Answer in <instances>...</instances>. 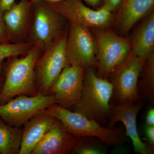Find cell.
I'll use <instances>...</instances> for the list:
<instances>
[{
    "label": "cell",
    "mask_w": 154,
    "mask_h": 154,
    "mask_svg": "<svg viewBox=\"0 0 154 154\" xmlns=\"http://www.w3.org/2000/svg\"><path fill=\"white\" fill-rule=\"evenodd\" d=\"M42 52L37 45L25 55L11 57L3 65L5 81L0 96V105L20 95L35 96L38 94L36 87L35 66Z\"/></svg>",
    "instance_id": "cell-1"
},
{
    "label": "cell",
    "mask_w": 154,
    "mask_h": 154,
    "mask_svg": "<svg viewBox=\"0 0 154 154\" xmlns=\"http://www.w3.org/2000/svg\"><path fill=\"white\" fill-rule=\"evenodd\" d=\"M45 111L58 119L66 131L76 137L96 138L110 147L121 145L126 141L121 127L105 126L56 103L48 107Z\"/></svg>",
    "instance_id": "cell-2"
},
{
    "label": "cell",
    "mask_w": 154,
    "mask_h": 154,
    "mask_svg": "<svg viewBox=\"0 0 154 154\" xmlns=\"http://www.w3.org/2000/svg\"><path fill=\"white\" fill-rule=\"evenodd\" d=\"M112 83L97 75L94 68L85 69L82 93L75 105V112L104 125L111 113Z\"/></svg>",
    "instance_id": "cell-3"
},
{
    "label": "cell",
    "mask_w": 154,
    "mask_h": 154,
    "mask_svg": "<svg viewBox=\"0 0 154 154\" xmlns=\"http://www.w3.org/2000/svg\"><path fill=\"white\" fill-rule=\"evenodd\" d=\"M68 29H65L52 44L42 51L35 66L36 87L38 93L50 94L51 89L63 70L69 65L66 45Z\"/></svg>",
    "instance_id": "cell-4"
},
{
    "label": "cell",
    "mask_w": 154,
    "mask_h": 154,
    "mask_svg": "<svg viewBox=\"0 0 154 154\" xmlns=\"http://www.w3.org/2000/svg\"><path fill=\"white\" fill-rule=\"evenodd\" d=\"M30 1L33 20L27 42L37 45L42 52L64 30L66 19L45 0Z\"/></svg>",
    "instance_id": "cell-5"
},
{
    "label": "cell",
    "mask_w": 154,
    "mask_h": 154,
    "mask_svg": "<svg viewBox=\"0 0 154 154\" xmlns=\"http://www.w3.org/2000/svg\"><path fill=\"white\" fill-rule=\"evenodd\" d=\"M98 48L97 75L106 79L126 60L131 51L130 41L112 31L94 29Z\"/></svg>",
    "instance_id": "cell-6"
},
{
    "label": "cell",
    "mask_w": 154,
    "mask_h": 154,
    "mask_svg": "<svg viewBox=\"0 0 154 154\" xmlns=\"http://www.w3.org/2000/svg\"><path fill=\"white\" fill-rule=\"evenodd\" d=\"M145 60L130 53L124 63L112 73L113 77L110 82L113 86V105L136 104L141 102L138 82Z\"/></svg>",
    "instance_id": "cell-7"
},
{
    "label": "cell",
    "mask_w": 154,
    "mask_h": 154,
    "mask_svg": "<svg viewBox=\"0 0 154 154\" xmlns=\"http://www.w3.org/2000/svg\"><path fill=\"white\" fill-rule=\"evenodd\" d=\"M55 103L52 94L20 95L0 105V117L7 124L22 127L33 116Z\"/></svg>",
    "instance_id": "cell-8"
},
{
    "label": "cell",
    "mask_w": 154,
    "mask_h": 154,
    "mask_svg": "<svg viewBox=\"0 0 154 154\" xmlns=\"http://www.w3.org/2000/svg\"><path fill=\"white\" fill-rule=\"evenodd\" d=\"M66 51L69 66L85 69L98 66L97 43L88 28L69 23Z\"/></svg>",
    "instance_id": "cell-9"
},
{
    "label": "cell",
    "mask_w": 154,
    "mask_h": 154,
    "mask_svg": "<svg viewBox=\"0 0 154 154\" xmlns=\"http://www.w3.org/2000/svg\"><path fill=\"white\" fill-rule=\"evenodd\" d=\"M49 3L69 23L85 28L104 29L110 25L113 19L112 12L102 6L97 10L91 9L82 0H63Z\"/></svg>",
    "instance_id": "cell-10"
},
{
    "label": "cell",
    "mask_w": 154,
    "mask_h": 154,
    "mask_svg": "<svg viewBox=\"0 0 154 154\" xmlns=\"http://www.w3.org/2000/svg\"><path fill=\"white\" fill-rule=\"evenodd\" d=\"M85 69L68 66L63 69L50 92L55 103L65 108L74 107L82 93Z\"/></svg>",
    "instance_id": "cell-11"
},
{
    "label": "cell",
    "mask_w": 154,
    "mask_h": 154,
    "mask_svg": "<svg viewBox=\"0 0 154 154\" xmlns=\"http://www.w3.org/2000/svg\"><path fill=\"white\" fill-rule=\"evenodd\" d=\"M143 105L141 102L111 105L108 127H114L117 122H122L126 129L125 134L132 141L134 152L141 154H152L153 152L141 140L138 132L137 117Z\"/></svg>",
    "instance_id": "cell-12"
},
{
    "label": "cell",
    "mask_w": 154,
    "mask_h": 154,
    "mask_svg": "<svg viewBox=\"0 0 154 154\" xmlns=\"http://www.w3.org/2000/svg\"><path fill=\"white\" fill-rule=\"evenodd\" d=\"M33 15L30 0H20L4 13L3 17L10 42H27Z\"/></svg>",
    "instance_id": "cell-13"
},
{
    "label": "cell",
    "mask_w": 154,
    "mask_h": 154,
    "mask_svg": "<svg viewBox=\"0 0 154 154\" xmlns=\"http://www.w3.org/2000/svg\"><path fill=\"white\" fill-rule=\"evenodd\" d=\"M82 139L68 132L57 119L31 154H73Z\"/></svg>",
    "instance_id": "cell-14"
},
{
    "label": "cell",
    "mask_w": 154,
    "mask_h": 154,
    "mask_svg": "<svg viewBox=\"0 0 154 154\" xmlns=\"http://www.w3.org/2000/svg\"><path fill=\"white\" fill-rule=\"evenodd\" d=\"M56 120L45 110L29 119L23 125L19 154H31Z\"/></svg>",
    "instance_id": "cell-15"
},
{
    "label": "cell",
    "mask_w": 154,
    "mask_h": 154,
    "mask_svg": "<svg viewBox=\"0 0 154 154\" xmlns=\"http://www.w3.org/2000/svg\"><path fill=\"white\" fill-rule=\"evenodd\" d=\"M154 0H122L119 7L118 22L122 30L127 32L152 11Z\"/></svg>",
    "instance_id": "cell-16"
},
{
    "label": "cell",
    "mask_w": 154,
    "mask_h": 154,
    "mask_svg": "<svg viewBox=\"0 0 154 154\" xmlns=\"http://www.w3.org/2000/svg\"><path fill=\"white\" fill-rule=\"evenodd\" d=\"M131 53L134 56L146 60L153 53L154 14L150 15L135 33L131 42Z\"/></svg>",
    "instance_id": "cell-17"
},
{
    "label": "cell",
    "mask_w": 154,
    "mask_h": 154,
    "mask_svg": "<svg viewBox=\"0 0 154 154\" xmlns=\"http://www.w3.org/2000/svg\"><path fill=\"white\" fill-rule=\"evenodd\" d=\"M23 128L11 126L0 117V154H19Z\"/></svg>",
    "instance_id": "cell-18"
},
{
    "label": "cell",
    "mask_w": 154,
    "mask_h": 154,
    "mask_svg": "<svg viewBox=\"0 0 154 154\" xmlns=\"http://www.w3.org/2000/svg\"><path fill=\"white\" fill-rule=\"evenodd\" d=\"M143 78L138 82V90L140 98L154 100V54H150L145 60L142 68Z\"/></svg>",
    "instance_id": "cell-19"
},
{
    "label": "cell",
    "mask_w": 154,
    "mask_h": 154,
    "mask_svg": "<svg viewBox=\"0 0 154 154\" xmlns=\"http://www.w3.org/2000/svg\"><path fill=\"white\" fill-rule=\"evenodd\" d=\"M33 43H0V73L3 72V65L8 58L25 55L33 47Z\"/></svg>",
    "instance_id": "cell-20"
},
{
    "label": "cell",
    "mask_w": 154,
    "mask_h": 154,
    "mask_svg": "<svg viewBox=\"0 0 154 154\" xmlns=\"http://www.w3.org/2000/svg\"><path fill=\"white\" fill-rule=\"evenodd\" d=\"M104 153L102 149L94 144L88 143L83 137L82 141L75 149L73 154H99Z\"/></svg>",
    "instance_id": "cell-21"
},
{
    "label": "cell",
    "mask_w": 154,
    "mask_h": 154,
    "mask_svg": "<svg viewBox=\"0 0 154 154\" xmlns=\"http://www.w3.org/2000/svg\"><path fill=\"white\" fill-rule=\"evenodd\" d=\"M3 14L0 13V43H10Z\"/></svg>",
    "instance_id": "cell-22"
},
{
    "label": "cell",
    "mask_w": 154,
    "mask_h": 154,
    "mask_svg": "<svg viewBox=\"0 0 154 154\" xmlns=\"http://www.w3.org/2000/svg\"><path fill=\"white\" fill-rule=\"evenodd\" d=\"M122 1V0H102L101 6L113 13L119 8Z\"/></svg>",
    "instance_id": "cell-23"
},
{
    "label": "cell",
    "mask_w": 154,
    "mask_h": 154,
    "mask_svg": "<svg viewBox=\"0 0 154 154\" xmlns=\"http://www.w3.org/2000/svg\"><path fill=\"white\" fill-rule=\"evenodd\" d=\"M146 141L147 144L152 151L153 152L154 147V126H146L145 130Z\"/></svg>",
    "instance_id": "cell-24"
},
{
    "label": "cell",
    "mask_w": 154,
    "mask_h": 154,
    "mask_svg": "<svg viewBox=\"0 0 154 154\" xmlns=\"http://www.w3.org/2000/svg\"><path fill=\"white\" fill-rule=\"evenodd\" d=\"M16 0H0V13H4L16 3Z\"/></svg>",
    "instance_id": "cell-25"
},
{
    "label": "cell",
    "mask_w": 154,
    "mask_h": 154,
    "mask_svg": "<svg viewBox=\"0 0 154 154\" xmlns=\"http://www.w3.org/2000/svg\"><path fill=\"white\" fill-rule=\"evenodd\" d=\"M146 126H154V109L151 108L148 111L146 117Z\"/></svg>",
    "instance_id": "cell-26"
},
{
    "label": "cell",
    "mask_w": 154,
    "mask_h": 154,
    "mask_svg": "<svg viewBox=\"0 0 154 154\" xmlns=\"http://www.w3.org/2000/svg\"><path fill=\"white\" fill-rule=\"evenodd\" d=\"M87 4L93 8L97 9L99 8L102 5V0H83Z\"/></svg>",
    "instance_id": "cell-27"
},
{
    "label": "cell",
    "mask_w": 154,
    "mask_h": 154,
    "mask_svg": "<svg viewBox=\"0 0 154 154\" xmlns=\"http://www.w3.org/2000/svg\"><path fill=\"white\" fill-rule=\"evenodd\" d=\"M4 81H5V76L3 72L2 73H0V96L2 91Z\"/></svg>",
    "instance_id": "cell-28"
},
{
    "label": "cell",
    "mask_w": 154,
    "mask_h": 154,
    "mask_svg": "<svg viewBox=\"0 0 154 154\" xmlns=\"http://www.w3.org/2000/svg\"><path fill=\"white\" fill-rule=\"evenodd\" d=\"M45 1L49 3H56L61 2V1H63V0H45Z\"/></svg>",
    "instance_id": "cell-29"
}]
</instances>
